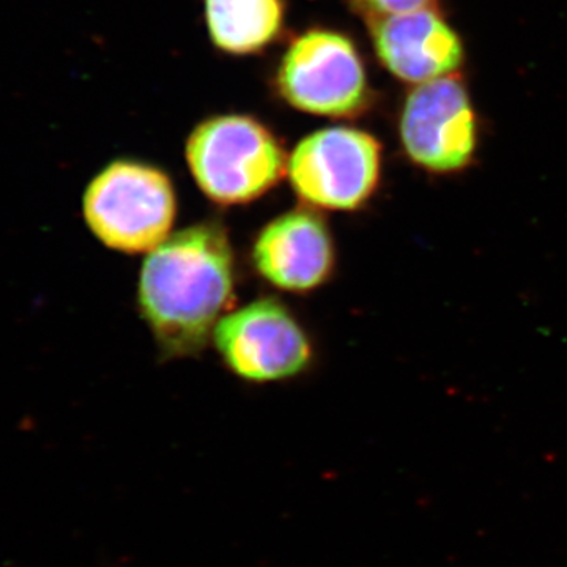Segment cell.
<instances>
[{"label": "cell", "mask_w": 567, "mask_h": 567, "mask_svg": "<svg viewBox=\"0 0 567 567\" xmlns=\"http://www.w3.org/2000/svg\"><path fill=\"white\" fill-rule=\"evenodd\" d=\"M382 144L354 126H330L298 142L287 159L295 194L320 210L354 212L374 196L382 178Z\"/></svg>", "instance_id": "5b68a950"}, {"label": "cell", "mask_w": 567, "mask_h": 567, "mask_svg": "<svg viewBox=\"0 0 567 567\" xmlns=\"http://www.w3.org/2000/svg\"><path fill=\"white\" fill-rule=\"evenodd\" d=\"M82 213L91 233L107 248L151 252L173 234L177 197L169 175L158 167L117 159L89 183Z\"/></svg>", "instance_id": "3957f363"}, {"label": "cell", "mask_w": 567, "mask_h": 567, "mask_svg": "<svg viewBox=\"0 0 567 567\" xmlns=\"http://www.w3.org/2000/svg\"><path fill=\"white\" fill-rule=\"evenodd\" d=\"M213 342L227 368L248 382L290 379L312 360L303 327L274 298H260L227 312L216 324Z\"/></svg>", "instance_id": "52a82bcc"}, {"label": "cell", "mask_w": 567, "mask_h": 567, "mask_svg": "<svg viewBox=\"0 0 567 567\" xmlns=\"http://www.w3.org/2000/svg\"><path fill=\"white\" fill-rule=\"evenodd\" d=\"M276 91L295 110L319 117H354L371 103L360 50L331 29H309L289 44L276 71Z\"/></svg>", "instance_id": "277c9868"}, {"label": "cell", "mask_w": 567, "mask_h": 567, "mask_svg": "<svg viewBox=\"0 0 567 567\" xmlns=\"http://www.w3.org/2000/svg\"><path fill=\"white\" fill-rule=\"evenodd\" d=\"M185 155L200 192L221 205L254 203L287 173L281 142L251 115H215L200 122L186 141Z\"/></svg>", "instance_id": "7a4b0ae2"}, {"label": "cell", "mask_w": 567, "mask_h": 567, "mask_svg": "<svg viewBox=\"0 0 567 567\" xmlns=\"http://www.w3.org/2000/svg\"><path fill=\"white\" fill-rule=\"evenodd\" d=\"M368 20L372 18L394 17L412 11L435 9L439 0H352Z\"/></svg>", "instance_id": "8fae6325"}, {"label": "cell", "mask_w": 567, "mask_h": 567, "mask_svg": "<svg viewBox=\"0 0 567 567\" xmlns=\"http://www.w3.org/2000/svg\"><path fill=\"white\" fill-rule=\"evenodd\" d=\"M235 292V256L215 223L173 233L147 252L140 276L141 315L171 357L199 353L229 312Z\"/></svg>", "instance_id": "6da1fadb"}, {"label": "cell", "mask_w": 567, "mask_h": 567, "mask_svg": "<svg viewBox=\"0 0 567 567\" xmlns=\"http://www.w3.org/2000/svg\"><path fill=\"white\" fill-rule=\"evenodd\" d=\"M382 65L410 84L451 76L465 59L464 43L435 9L368 20Z\"/></svg>", "instance_id": "9c48e42d"}, {"label": "cell", "mask_w": 567, "mask_h": 567, "mask_svg": "<svg viewBox=\"0 0 567 567\" xmlns=\"http://www.w3.org/2000/svg\"><path fill=\"white\" fill-rule=\"evenodd\" d=\"M208 35L219 51L251 55L278 40L286 21L284 0H204Z\"/></svg>", "instance_id": "30bf717a"}, {"label": "cell", "mask_w": 567, "mask_h": 567, "mask_svg": "<svg viewBox=\"0 0 567 567\" xmlns=\"http://www.w3.org/2000/svg\"><path fill=\"white\" fill-rule=\"evenodd\" d=\"M252 264L276 289L311 292L333 275V235L319 213L295 208L260 230L252 246Z\"/></svg>", "instance_id": "ba28073f"}, {"label": "cell", "mask_w": 567, "mask_h": 567, "mask_svg": "<svg viewBox=\"0 0 567 567\" xmlns=\"http://www.w3.org/2000/svg\"><path fill=\"white\" fill-rule=\"evenodd\" d=\"M406 158L425 173H462L475 159L477 121L464 82L451 74L417 84L399 115Z\"/></svg>", "instance_id": "8992f818"}]
</instances>
